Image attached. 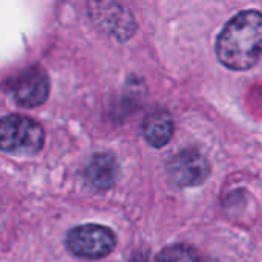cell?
Returning a JSON list of instances; mask_svg holds the SVG:
<instances>
[{"label":"cell","mask_w":262,"mask_h":262,"mask_svg":"<svg viewBox=\"0 0 262 262\" xmlns=\"http://www.w3.org/2000/svg\"><path fill=\"white\" fill-rule=\"evenodd\" d=\"M158 262H198V256L195 250L184 244H177L166 247L160 256Z\"/></svg>","instance_id":"9c48e42d"},{"label":"cell","mask_w":262,"mask_h":262,"mask_svg":"<svg viewBox=\"0 0 262 262\" xmlns=\"http://www.w3.org/2000/svg\"><path fill=\"white\" fill-rule=\"evenodd\" d=\"M92 18L118 38H127L134 32V21L117 0H94L89 6Z\"/></svg>","instance_id":"5b68a950"},{"label":"cell","mask_w":262,"mask_h":262,"mask_svg":"<svg viewBox=\"0 0 262 262\" xmlns=\"http://www.w3.org/2000/svg\"><path fill=\"white\" fill-rule=\"evenodd\" d=\"M117 172L118 167L115 158L109 154H98L89 161L86 167V178L92 187L104 190L114 184Z\"/></svg>","instance_id":"ba28073f"},{"label":"cell","mask_w":262,"mask_h":262,"mask_svg":"<svg viewBox=\"0 0 262 262\" xmlns=\"http://www.w3.org/2000/svg\"><path fill=\"white\" fill-rule=\"evenodd\" d=\"M169 173L178 186H196L207 178L209 164L200 152L187 149L181 150L170 160Z\"/></svg>","instance_id":"8992f818"},{"label":"cell","mask_w":262,"mask_h":262,"mask_svg":"<svg viewBox=\"0 0 262 262\" xmlns=\"http://www.w3.org/2000/svg\"><path fill=\"white\" fill-rule=\"evenodd\" d=\"M262 55V12L243 11L220 32L216 57L232 71L253 68Z\"/></svg>","instance_id":"6da1fadb"},{"label":"cell","mask_w":262,"mask_h":262,"mask_svg":"<svg viewBox=\"0 0 262 262\" xmlns=\"http://www.w3.org/2000/svg\"><path fill=\"white\" fill-rule=\"evenodd\" d=\"M12 94L21 107H37L48 100L49 78L40 68H29L14 81Z\"/></svg>","instance_id":"277c9868"},{"label":"cell","mask_w":262,"mask_h":262,"mask_svg":"<svg viewBox=\"0 0 262 262\" xmlns=\"http://www.w3.org/2000/svg\"><path fill=\"white\" fill-rule=\"evenodd\" d=\"M66 246L75 256L98 259L107 256L115 249V235L112 230L103 226H80L68 233Z\"/></svg>","instance_id":"3957f363"},{"label":"cell","mask_w":262,"mask_h":262,"mask_svg":"<svg viewBox=\"0 0 262 262\" xmlns=\"http://www.w3.org/2000/svg\"><path fill=\"white\" fill-rule=\"evenodd\" d=\"M143 134L147 143L154 147L166 146L173 135V120L166 111H154L143 124Z\"/></svg>","instance_id":"52a82bcc"},{"label":"cell","mask_w":262,"mask_h":262,"mask_svg":"<svg viewBox=\"0 0 262 262\" xmlns=\"http://www.w3.org/2000/svg\"><path fill=\"white\" fill-rule=\"evenodd\" d=\"M45 132L38 123L23 115H8L0 124V146L14 155H34L43 147Z\"/></svg>","instance_id":"7a4b0ae2"}]
</instances>
